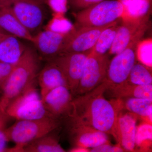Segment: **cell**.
<instances>
[{
    "label": "cell",
    "mask_w": 152,
    "mask_h": 152,
    "mask_svg": "<svg viewBox=\"0 0 152 152\" xmlns=\"http://www.w3.org/2000/svg\"><path fill=\"white\" fill-rule=\"evenodd\" d=\"M108 88V84L104 81L91 91L74 97L70 115L98 130L111 135L119 142L118 119L123 103L121 99L109 101L105 98L104 94Z\"/></svg>",
    "instance_id": "6da1fadb"
},
{
    "label": "cell",
    "mask_w": 152,
    "mask_h": 152,
    "mask_svg": "<svg viewBox=\"0 0 152 152\" xmlns=\"http://www.w3.org/2000/svg\"><path fill=\"white\" fill-rule=\"evenodd\" d=\"M40 57L34 49L27 47L6 82L0 97V108L4 111L11 101L37 80Z\"/></svg>",
    "instance_id": "7a4b0ae2"
},
{
    "label": "cell",
    "mask_w": 152,
    "mask_h": 152,
    "mask_svg": "<svg viewBox=\"0 0 152 152\" xmlns=\"http://www.w3.org/2000/svg\"><path fill=\"white\" fill-rule=\"evenodd\" d=\"M61 124V120L46 117L37 120H18L6 128L8 141L14 142L15 152H23V148L31 142L56 130Z\"/></svg>",
    "instance_id": "3957f363"
},
{
    "label": "cell",
    "mask_w": 152,
    "mask_h": 152,
    "mask_svg": "<svg viewBox=\"0 0 152 152\" xmlns=\"http://www.w3.org/2000/svg\"><path fill=\"white\" fill-rule=\"evenodd\" d=\"M6 113L9 117L17 120H37L53 117L43 104L36 82L28 86L11 101Z\"/></svg>",
    "instance_id": "277c9868"
},
{
    "label": "cell",
    "mask_w": 152,
    "mask_h": 152,
    "mask_svg": "<svg viewBox=\"0 0 152 152\" xmlns=\"http://www.w3.org/2000/svg\"><path fill=\"white\" fill-rule=\"evenodd\" d=\"M148 22L142 25L127 47L110 61L104 80L108 84V88L122 84L126 81L136 63L137 45L148 29Z\"/></svg>",
    "instance_id": "5b68a950"
},
{
    "label": "cell",
    "mask_w": 152,
    "mask_h": 152,
    "mask_svg": "<svg viewBox=\"0 0 152 152\" xmlns=\"http://www.w3.org/2000/svg\"><path fill=\"white\" fill-rule=\"evenodd\" d=\"M123 7L119 0H106L74 13L78 26L99 27L121 19Z\"/></svg>",
    "instance_id": "8992f818"
},
{
    "label": "cell",
    "mask_w": 152,
    "mask_h": 152,
    "mask_svg": "<svg viewBox=\"0 0 152 152\" xmlns=\"http://www.w3.org/2000/svg\"><path fill=\"white\" fill-rule=\"evenodd\" d=\"M110 63L107 54L92 50L86 60L81 78L73 97L84 94L99 86L104 81Z\"/></svg>",
    "instance_id": "52a82bcc"
},
{
    "label": "cell",
    "mask_w": 152,
    "mask_h": 152,
    "mask_svg": "<svg viewBox=\"0 0 152 152\" xmlns=\"http://www.w3.org/2000/svg\"><path fill=\"white\" fill-rule=\"evenodd\" d=\"M67 129L70 140L74 147L93 148L102 144L110 143L107 134L85 124L77 118L70 115Z\"/></svg>",
    "instance_id": "ba28073f"
},
{
    "label": "cell",
    "mask_w": 152,
    "mask_h": 152,
    "mask_svg": "<svg viewBox=\"0 0 152 152\" xmlns=\"http://www.w3.org/2000/svg\"><path fill=\"white\" fill-rule=\"evenodd\" d=\"M46 0H19L11 8L19 21L32 35L42 27L46 18Z\"/></svg>",
    "instance_id": "9c48e42d"
},
{
    "label": "cell",
    "mask_w": 152,
    "mask_h": 152,
    "mask_svg": "<svg viewBox=\"0 0 152 152\" xmlns=\"http://www.w3.org/2000/svg\"><path fill=\"white\" fill-rule=\"evenodd\" d=\"M91 51L61 53L50 61L56 64L62 72L68 88L73 96L81 78L87 57Z\"/></svg>",
    "instance_id": "30bf717a"
},
{
    "label": "cell",
    "mask_w": 152,
    "mask_h": 152,
    "mask_svg": "<svg viewBox=\"0 0 152 152\" xmlns=\"http://www.w3.org/2000/svg\"><path fill=\"white\" fill-rule=\"evenodd\" d=\"M118 21L102 26L75 27L68 39L61 53L91 51L94 47L102 32L105 29L118 23Z\"/></svg>",
    "instance_id": "8fae6325"
},
{
    "label": "cell",
    "mask_w": 152,
    "mask_h": 152,
    "mask_svg": "<svg viewBox=\"0 0 152 152\" xmlns=\"http://www.w3.org/2000/svg\"><path fill=\"white\" fill-rule=\"evenodd\" d=\"M72 31L60 34L44 30L33 36L31 42L39 52V56L49 61L61 53Z\"/></svg>",
    "instance_id": "7c38bea8"
},
{
    "label": "cell",
    "mask_w": 152,
    "mask_h": 152,
    "mask_svg": "<svg viewBox=\"0 0 152 152\" xmlns=\"http://www.w3.org/2000/svg\"><path fill=\"white\" fill-rule=\"evenodd\" d=\"M73 96L66 86H61L52 90L41 99L46 110L58 119L66 118L72 113Z\"/></svg>",
    "instance_id": "4fadbf2b"
},
{
    "label": "cell",
    "mask_w": 152,
    "mask_h": 152,
    "mask_svg": "<svg viewBox=\"0 0 152 152\" xmlns=\"http://www.w3.org/2000/svg\"><path fill=\"white\" fill-rule=\"evenodd\" d=\"M40 89V96L42 99L52 90L61 86L67 87L65 77L56 64L49 61L39 71L37 77Z\"/></svg>",
    "instance_id": "5bb4252c"
},
{
    "label": "cell",
    "mask_w": 152,
    "mask_h": 152,
    "mask_svg": "<svg viewBox=\"0 0 152 152\" xmlns=\"http://www.w3.org/2000/svg\"><path fill=\"white\" fill-rule=\"evenodd\" d=\"M149 16L137 20L122 21L119 26L111 48L109 50L110 55L119 53L129 45L142 25L149 21Z\"/></svg>",
    "instance_id": "9a60e30c"
},
{
    "label": "cell",
    "mask_w": 152,
    "mask_h": 152,
    "mask_svg": "<svg viewBox=\"0 0 152 152\" xmlns=\"http://www.w3.org/2000/svg\"><path fill=\"white\" fill-rule=\"evenodd\" d=\"M0 32L31 42L33 36L19 21L11 6L0 9Z\"/></svg>",
    "instance_id": "2e32d148"
},
{
    "label": "cell",
    "mask_w": 152,
    "mask_h": 152,
    "mask_svg": "<svg viewBox=\"0 0 152 152\" xmlns=\"http://www.w3.org/2000/svg\"><path fill=\"white\" fill-rule=\"evenodd\" d=\"M137 120L130 114L119 115L118 119L119 144L124 150L133 151L135 148Z\"/></svg>",
    "instance_id": "e0dca14e"
},
{
    "label": "cell",
    "mask_w": 152,
    "mask_h": 152,
    "mask_svg": "<svg viewBox=\"0 0 152 152\" xmlns=\"http://www.w3.org/2000/svg\"><path fill=\"white\" fill-rule=\"evenodd\" d=\"M27 47L18 38L7 36L0 44V61L15 64L24 53Z\"/></svg>",
    "instance_id": "ac0fdd59"
},
{
    "label": "cell",
    "mask_w": 152,
    "mask_h": 152,
    "mask_svg": "<svg viewBox=\"0 0 152 152\" xmlns=\"http://www.w3.org/2000/svg\"><path fill=\"white\" fill-rule=\"evenodd\" d=\"M107 91L110 92L114 97L137 98L152 100V85H134L125 82L122 84L109 87Z\"/></svg>",
    "instance_id": "d6986e66"
},
{
    "label": "cell",
    "mask_w": 152,
    "mask_h": 152,
    "mask_svg": "<svg viewBox=\"0 0 152 152\" xmlns=\"http://www.w3.org/2000/svg\"><path fill=\"white\" fill-rule=\"evenodd\" d=\"M123 7L122 21L137 20L150 16L152 0H119Z\"/></svg>",
    "instance_id": "ffe728a7"
},
{
    "label": "cell",
    "mask_w": 152,
    "mask_h": 152,
    "mask_svg": "<svg viewBox=\"0 0 152 152\" xmlns=\"http://www.w3.org/2000/svg\"><path fill=\"white\" fill-rule=\"evenodd\" d=\"M52 132L45 135L26 145L23 152H64L58 140Z\"/></svg>",
    "instance_id": "44dd1931"
},
{
    "label": "cell",
    "mask_w": 152,
    "mask_h": 152,
    "mask_svg": "<svg viewBox=\"0 0 152 152\" xmlns=\"http://www.w3.org/2000/svg\"><path fill=\"white\" fill-rule=\"evenodd\" d=\"M126 108L131 113L146 120L152 124V100L148 99L128 98L125 102Z\"/></svg>",
    "instance_id": "7402d4cb"
},
{
    "label": "cell",
    "mask_w": 152,
    "mask_h": 152,
    "mask_svg": "<svg viewBox=\"0 0 152 152\" xmlns=\"http://www.w3.org/2000/svg\"><path fill=\"white\" fill-rule=\"evenodd\" d=\"M126 82L134 85L152 84V68L136 63Z\"/></svg>",
    "instance_id": "603a6c76"
},
{
    "label": "cell",
    "mask_w": 152,
    "mask_h": 152,
    "mask_svg": "<svg viewBox=\"0 0 152 152\" xmlns=\"http://www.w3.org/2000/svg\"><path fill=\"white\" fill-rule=\"evenodd\" d=\"M119 26L117 23L105 29L98 38L93 50L99 54H106L111 48Z\"/></svg>",
    "instance_id": "cb8c5ba5"
},
{
    "label": "cell",
    "mask_w": 152,
    "mask_h": 152,
    "mask_svg": "<svg viewBox=\"0 0 152 152\" xmlns=\"http://www.w3.org/2000/svg\"><path fill=\"white\" fill-rule=\"evenodd\" d=\"M75 28L72 22L65 16V14H53V17L45 27L44 30L60 34H68Z\"/></svg>",
    "instance_id": "d4e9b609"
},
{
    "label": "cell",
    "mask_w": 152,
    "mask_h": 152,
    "mask_svg": "<svg viewBox=\"0 0 152 152\" xmlns=\"http://www.w3.org/2000/svg\"><path fill=\"white\" fill-rule=\"evenodd\" d=\"M152 39H145L139 42L136 48V58L139 62L152 68Z\"/></svg>",
    "instance_id": "484cf974"
},
{
    "label": "cell",
    "mask_w": 152,
    "mask_h": 152,
    "mask_svg": "<svg viewBox=\"0 0 152 152\" xmlns=\"http://www.w3.org/2000/svg\"><path fill=\"white\" fill-rule=\"evenodd\" d=\"M152 140V124L145 123L137 128L135 135V146H148Z\"/></svg>",
    "instance_id": "4316f807"
},
{
    "label": "cell",
    "mask_w": 152,
    "mask_h": 152,
    "mask_svg": "<svg viewBox=\"0 0 152 152\" xmlns=\"http://www.w3.org/2000/svg\"><path fill=\"white\" fill-rule=\"evenodd\" d=\"M8 118L6 112L0 108V152H11V148H7L8 141L5 134L6 126Z\"/></svg>",
    "instance_id": "83f0119b"
},
{
    "label": "cell",
    "mask_w": 152,
    "mask_h": 152,
    "mask_svg": "<svg viewBox=\"0 0 152 152\" xmlns=\"http://www.w3.org/2000/svg\"><path fill=\"white\" fill-rule=\"evenodd\" d=\"M46 3L53 14H65L67 11L68 0H46Z\"/></svg>",
    "instance_id": "f1b7e54d"
},
{
    "label": "cell",
    "mask_w": 152,
    "mask_h": 152,
    "mask_svg": "<svg viewBox=\"0 0 152 152\" xmlns=\"http://www.w3.org/2000/svg\"><path fill=\"white\" fill-rule=\"evenodd\" d=\"M15 64L0 61V92L1 93L13 69Z\"/></svg>",
    "instance_id": "f546056e"
},
{
    "label": "cell",
    "mask_w": 152,
    "mask_h": 152,
    "mask_svg": "<svg viewBox=\"0 0 152 152\" xmlns=\"http://www.w3.org/2000/svg\"><path fill=\"white\" fill-rule=\"evenodd\" d=\"M103 0H68V4L75 10H84Z\"/></svg>",
    "instance_id": "4dcf8cb0"
},
{
    "label": "cell",
    "mask_w": 152,
    "mask_h": 152,
    "mask_svg": "<svg viewBox=\"0 0 152 152\" xmlns=\"http://www.w3.org/2000/svg\"><path fill=\"white\" fill-rule=\"evenodd\" d=\"M124 149L119 144L118 145L112 146L110 143L102 144L90 150L92 152H124Z\"/></svg>",
    "instance_id": "1f68e13d"
},
{
    "label": "cell",
    "mask_w": 152,
    "mask_h": 152,
    "mask_svg": "<svg viewBox=\"0 0 152 152\" xmlns=\"http://www.w3.org/2000/svg\"><path fill=\"white\" fill-rule=\"evenodd\" d=\"M69 152H90L88 149L84 148H79V147H73L72 148Z\"/></svg>",
    "instance_id": "d6a6232c"
},
{
    "label": "cell",
    "mask_w": 152,
    "mask_h": 152,
    "mask_svg": "<svg viewBox=\"0 0 152 152\" xmlns=\"http://www.w3.org/2000/svg\"><path fill=\"white\" fill-rule=\"evenodd\" d=\"M9 6H11V5L5 0H0V9L4 7H9Z\"/></svg>",
    "instance_id": "836d02e7"
},
{
    "label": "cell",
    "mask_w": 152,
    "mask_h": 152,
    "mask_svg": "<svg viewBox=\"0 0 152 152\" xmlns=\"http://www.w3.org/2000/svg\"><path fill=\"white\" fill-rule=\"evenodd\" d=\"M7 35H9L5 34H3L2 33L0 32V44H1V42L3 40Z\"/></svg>",
    "instance_id": "e575fe53"
},
{
    "label": "cell",
    "mask_w": 152,
    "mask_h": 152,
    "mask_svg": "<svg viewBox=\"0 0 152 152\" xmlns=\"http://www.w3.org/2000/svg\"><path fill=\"white\" fill-rule=\"evenodd\" d=\"M8 3H9L10 5L12 6V5L14 3L16 2L17 1H19V0H5Z\"/></svg>",
    "instance_id": "d590c367"
}]
</instances>
